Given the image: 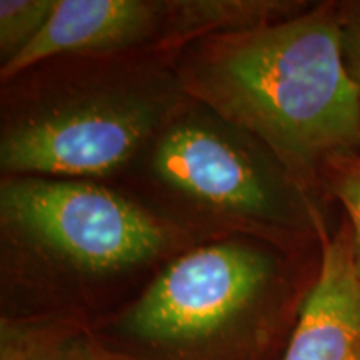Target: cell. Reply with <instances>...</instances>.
Segmentation results:
<instances>
[{"label": "cell", "instance_id": "cell-1", "mask_svg": "<svg viewBox=\"0 0 360 360\" xmlns=\"http://www.w3.org/2000/svg\"><path fill=\"white\" fill-rule=\"evenodd\" d=\"M187 47L180 87L262 143L297 186H310L327 159L360 146V101L339 7L207 35Z\"/></svg>", "mask_w": 360, "mask_h": 360}, {"label": "cell", "instance_id": "cell-2", "mask_svg": "<svg viewBox=\"0 0 360 360\" xmlns=\"http://www.w3.org/2000/svg\"><path fill=\"white\" fill-rule=\"evenodd\" d=\"M277 283L278 264L269 250L242 240L197 247L162 270L120 328L160 352H207L250 327Z\"/></svg>", "mask_w": 360, "mask_h": 360}, {"label": "cell", "instance_id": "cell-3", "mask_svg": "<svg viewBox=\"0 0 360 360\" xmlns=\"http://www.w3.org/2000/svg\"><path fill=\"white\" fill-rule=\"evenodd\" d=\"M0 215L8 233L89 276L137 267L172 242L167 224L84 179L8 177Z\"/></svg>", "mask_w": 360, "mask_h": 360}, {"label": "cell", "instance_id": "cell-4", "mask_svg": "<svg viewBox=\"0 0 360 360\" xmlns=\"http://www.w3.org/2000/svg\"><path fill=\"white\" fill-rule=\"evenodd\" d=\"M165 115L167 102L135 90L67 94L8 120L0 167L11 177H103L127 164Z\"/></svg>", "mask_w": 360, "mask_h": 360}, {"label": "cell", "instance_id": "cell-5", "mask_svg": "<svg viewBox=\"0 0 360 360\" xmlns=\"http://www.w3.org/2000/svg\"><path fill=\"white\" fill-rule=\"evenodd\" d=\"M152 169L169 188L222 219L270 232L319 231L322 219L304 188L210 120L170 124L155 143Z\"/></svg>", "mask_w": 360, "mask_h": 360}, {"label": "cell", "instance_id": "cell-6", "mask_svg": "<svg viewBox=\"0 0 360 360\" xmlns=\"http://www.w3.org/2000/svg\"><path fill=\"white\" fill-rule=\"evenodd\" d=\"M247 0H56L37 37L2 65L4 80L57 56H112L143 47H187L250 24Z\"/></svg>", "mask_w": 360, "mask_h": 360}, {"label": "cell", "instance_id": "cell-7", "mask_svg": "<svg viewBox=\"0 0 360 360\" xmlns=\"http://www.w3.org/2000/svg\"><path fill=\"white\" fill-rule=\"evenodd\" d=\"M321 269L304 299L282 360H360V276L349 222L328 236L322 222Z\"/></svg>", "mask_w": 360, "mask_h": 360}, {"label": "cell", "instance_id": "cell-8", "mask_svg": "<svg viewBox=\"0 0 360 360\" xmlns=\"http://www.w3.org/2000/svg\"><path fill=\"white\" fill-rule=\"evenodd\" d=\"M56 0L0 2V58L2 65L19 56L37 37L53 11Z\"/></svg>", "mask_w": 360, "mask_h": 360}, {"label": "cell", "instance_id": "cell-9", "mask_svg": "<svg viewBox=\"0 0 360 360\" xmlns=\"http://www.w3.org/2000/svg\"><path fill=\"white\" fill-rule=\"evenodd\" d=\"M328 191L344 205L352 232L355 267L360 276V154L342 152L323 164L322 172Z\"/></svg>", "mask_w": 360, "mask_h": 360}, {"label": "cell", "instance_id": "cell-10", "mask_svg": "<svg viewBox=\"0 0 360 360\" xmlns=\"http://www.w3.org/2000/svg\"><path fill=\"white\" fill-rule=\"evenodd\" d=\"M20 335L29 360H129L85 334L32 332Z\"/></svg>", "mask_w": 360, "mask_h": 360}, {"label": "cell", "instance_id": "cell-11", "mask_svg": "<svg viewBox=\"0 0 360 360\" xmlns=\"http://www.w3.org/2000/svg\"><path fill=\"white\" fill-rule=\"evenodd\" d=\"M339 12L345 62H347L350 75L357 85L360 101V4L339 7Z\"/></svg>", "mask_w": 360, "mask_h": 360}, {"label": "cell", "instance_id": "cell-12", "mask_svg": "<svg viewBox=\"0 0 360 360\" xmlns=\"http://www.w3.org/2000/svg\"><path fill=\"white\" fill-rule=\"evenodd\" d=\"M0 360H29V355L25 352L22 335H12L11 330H4L2 340V359Z\"/></svg>", "mask_w": 360, "mask_h": 360}]
</instances>
